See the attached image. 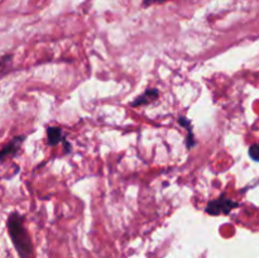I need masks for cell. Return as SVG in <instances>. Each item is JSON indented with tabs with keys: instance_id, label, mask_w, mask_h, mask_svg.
<instances>
[{
	"instance_id": "cell-3",
	"label": "cell",
	"mask_w": 259,
	"mask_h": 258,
	"mask_svg": "<svg viewBox=\"0 0 259 258\" xmlns=\"http://www.w3.org/2000/svg\"><path fill=\"white\" fill-rule=\"evenodd\" d=\"M159 96V91L157 89H147L142 95L137 96L133 101L131 103L132 108H138V106H144L148 105V104L153 103L154 100H157Z\"/></svg>"
},
{
	"instance_id": "cell-1",
	"label": "cell",
	"mask_w": 259,
	"mask_h": 258,
	"mask_svg": "<svg viewBox=\"0 0 259 258\" xmlns=\"http://www.w3.org/2000/svg\"><path fill=\"white\" fill-rule=\"evenodd\" d=\"M8 233L20 258H33V244L24 227V217L14 211L8 218Z\"/></svg>"
},
{
	"instance_id": "cell-6",
	"label": "cell",
	"mask_w": 259,
	"mask_h": 258,
	"mask_svg": "<svg viewBox=\"0 0 259 258\" xmlns=\"http://www.w3.org/2000/svg\"><path fill=\"white\" fill-rule=\"evenodd\" d=\"M249 156L252 157L254 161L259 162V144H253L249 148Z\"/></svg>"
},
{
	"instance_id": "cell-5",
	"label": "cell",
	"mask_w": 259,
	"mask_h": 258,
	"mask_svg": "<svg viewBox=\"0 0 259 258\" xmlns=\"http://www.w3.org/2000/svg\"><path fill=\"white\" fill-rule=\"evenodd\" d=\"M63 141V132L60 126H48L47 128V143L50 147L57 146Z\"/></svg>"
},
{
	"instance_id": "cell-2",
	"label": "cell",
	"mask_w": 259,
	"mask_h": 258,
	"mask_svg": "<svg viewBox=\"0 0 259 258\" xmlns=\"http://www.w3.org/2000/svg\"><path fill=\"white\" fill-rule=\"evenodd\" d=\"M238 204L234 202L233 200L225 197V195H222L218 199L211 200L207 202L206 207H205V212L209 215H223V214H229L234 207H237Z\"/></svg>"
},
{
	"instance_id": "cell-4",
	"label": "cell",
	"mask_w": 259,
	"mask_h": 258,
	"mask_svg": "<svg viewBox=\"0 0 259 258\" xmlns=\"http://www.w3.org/2000/svg\"><path fill=\"white\" fill-rule=\"evenodd\" d=\"M24 138H25L24 136L15 137V138H13L12 141L7 144V146L3 147V148L0 149V161H4V159L8 158V157L15 156L18 152V149H19L20 146H22Z\"/></svg>"
},
{
	"instance_id": "cell-7",
	"label": "cell",
	"mask_w": 259,
	"mask_h": 258,
	"mask_svg": "<svg viewBox=\"0 0 259 258\" xmlns=\"http://www.w3.org/2000/svg\"><path fill=\"white\" fill-rule=\"evenodd\" d=\"M179 123L181 124L184 128H186L187 133H191L192 132V125H191V121L189 120V119L184 118V116H181V118H179Z\"/></svg>"
},
{
	"instance_id": "cell-8",
	"label": "cell",
	"mask_w": 259,
	"mask_h": 258,
	"mask_svg": "<svg viewBox=\"0 0 259 258\" xmlns=\"http://www.w3.org/2000/svg\"><path fill=\"white\" fill-rule=\"evenodd\" d=\"M167 2V0H143V7L147 8V7H151V5H154V4H162V3Z\"/></svg>"
},
{
	"instance_id": "cell-9",
	"label": "cell",
	"mask_w": 259,
	"mask_h": 258,
	"mask_svg": "<svg viewBox=\"0 0 259 258\" xmlns=\"http://www.w3.org/2000/svg\"><path fill=\"white\" fill-rule=\"evenodd\" d=\"M12 57H13L12 55H5V56H3V57H0V68L4 67L5 63L9 62V61L12 60Z\"/></svg>"
}]
</instances>
